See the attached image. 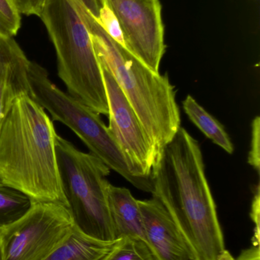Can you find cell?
<instances>
[{
    "label": "cell",
    "mask_w": 260,
    "mask_h": 260,
    "mask_svg": "<svg viewBox=\"0 0 260 260\" xmlns=\"http://www.w3.org/2000/svg\"><path fill=\"white\" fill-rule=\"evenodd\" d=\"M151 178L153 197L170 214L198 260H235L226 250L199 144L180 127L164 147Z\"/></svg>",
    "instance_id": "obj_1"
},
{
    "label": "cell",
    "mask_w": 260,
    "mask_h": 260,
    "mask_svg": "<svg viewBox=\"0 0 260 260\" xmlns=\"http://www.w3.org/2000/svg\"><path fill=\"white\" fill-rule=\"evenodd\" d=\"M56 130L28 93L14 100L0 129V181L35 203L68 209L58 170Z\"/></svg>",
    "instance_id": "obj_2"
},
{
    "label": "cell",
    "mask_w": 260,
    "mask_h": 260,
    "mask_svg": "<svg viewBox=\"0 0 260 260\" xmlns=\"http://www.w3.org/2000/svg\"><path fill=\"white\" fill-rule=\"evenodd\" d=\"M80 3L99 63L112 75L131 104L151 141L157 164L181 127L175 88L167 75L151 71L110 38Z\"/></svg>",
    "instance_id": "obj_3"
},
{
    "label": "cell",
    "mask_w": 260,
    "mask_h": 260,
    "mask_svg": "<svg viewBox=\"0 0 260 260\" xmlns=\"http://www.w3.org/2000/svg\"><path fill=\"white\" fill-rule=\"evenodd\" d=\"M40 18L54 47L58 76L69 94L98 114L108 116L102 68L80 0H45Z\"/></svg>",
    "instance_id": "obj_4"
},
{
    "label": "cell",
    "mask_w": 260,
    "mask_h": 260,
    "mask_svg": "<svg viewBox=\"0 0 260 260\" xmlns=\"http://www.w3.org/2000/svg\"><path fill=\"white\" fill-rule=\"evenodd\" d=\"M27 79L31 95L53 120L61 122L74 132L88 147L91 154L143 192H154L151 177L134 175L123 153L111 136L99 114L60 89L49 79L47 70L29 61Z\"/></svg>",
    "instance_id": "obj_5"
},
{
    "label": "cell",
    "mask_w": 260,
    "mask_h": 260,
    "mask_svg": "<svg viewBox=\"0 0 260 260\" xmlns=\"http://www.w3.org/2000/svg\"><path fill=\"white\" fill-rule=\"evenodd\" d=\"M56 153L63 192L74 225L95 239L115 241L108 203L109 168L59 136Z\"/></svg>",
    "instance_id": "obj_6"
},
{
    "label": "cell",
    "mask_w": 260,
    "mask_h": 260,
    "mask_svg": "<svg viewBox=\"0 0 260 260\" xmlns=\"http://www.w3.org/2000/svg\"><path fill=\"white\" fill-rule=\"evenodd\" d=\"M70 210L54 203H35L21 218L0 229L4 260H44L70 236Z\"/></svg>",
    "instance_id": "obj_7"
},
{
    "label": "cell",
    "mask_w": 260,
    "mask_h": 260,
    "mask_svg": "<svg viewBox=\"0 0 260 260\" xmlns=\"http://www.w3.org/2000/svg\"><path fill=\"white\" fill-rule=\"evenodd\" d=\"M119 20L125 48L151 71L159 73L165 52L160 0H108Z\"/></svg>",
    "instance_id": "obj_8"
},
{
    "label": "cell",
    "mask_w": 260,
    "mask_h": 260,
    "mask_svg": "<svg viewBox=\"0 0 260 260\" xmlns=\"http://www.w3.org/2000/svg\"><path fill=\"white\" fill-rule=\"evenodd\" d=\"M101 68L108 99V129L131 172L137 177H151L156 159L151 141L112 75L105 67Z\"/></svg>",
    "instance_id": "obj_9"
},
{
    "label": "cell",
    "mask_w": 260,
    "mask_h": 260,
    "mask_svg": "<svg viewBox=\"0 0 260 260\" xmlns=\"http://www.w3.org/2000/svg\"><path fill=\"white\" fill-rule=\"evenodd\" d=\"M146 243L157 260H198L192 247L157 197L138 200Z\"/></svg>",
    "instance_id": "obj_10"
},
{
    "label": "cell",
    "mask_w": 260,
    "mask_h": 260,
    "mask_svg": "<svg viewBox=\"0 0 260 260\" xmlns=\"http://www.w3.org/2000/svg\"><path fill=\"white\" fill-rule=\"evenodd\" d=\"M108 203L114 240L133 238L146 242L138 200L133 197L129 189L110 183Z\"/></svg>",
    "instance_id": "obj_11"
},
{
    "label": "cell",
    "mask_w": 260,
    "mask_h": 260,
    "mask_svg": "<svg viewBox=\"0 0 260 260\" xmlns=\"http://www.w3.org/2000/svg\"><path fill=\"white\" fill-rule=\"evenodd\" d=\"M29 61L21 47L0 59V129L14 100L20 94H30L27 79Z\"/></svg>",
    "instance_id": "obj_12"
},
{
    "label": "cell",
    "mask_w": 260,
    "mask_h": 260,
    "mask_svg": "<svg viewBox=\"0 0 260 260\" xmlns=\"http://www.w3.org/2000/svg\"><path fill=\"white\" fill-rule=\"evenodd\" d=\"M115 241L95 239L74 225L70 236L44 260H101L112 249Z\"/></svg>",
    "instance_id": "obj_13"
},
{
    "label": "cell",
    "mask_w": 260,
    "mask_h": 260,
    "mask_svg": "<svg viewBox=\"0 0 260 260\" xmlns=\"http://www.w3.org/2000/svg\"><path fill=\"white\" fill-rule=\"evenodd\" d=\"M183 109L191 121L214 143L232 154L234 145L224 126L209 114L191 95L183 102Z\"/></svg>",
    "instance_id": "obj_14"
},
{
    "label": "cell",
    "mask_w": 260,
    "mask_h": 260,
    "mask_svg": "<svg viewBox=\"0 0 260 260\" xmlns=\"http://www.w3.org/2000/svg\"><path fill=\"white\" fill-rule=\"evenodd\" d=\"M33 203L25 194L0 181V229L21 218Z\"/></svg>",
    "instance_id": "obj_15"
},
{
    "label": "cell",
    "mask_w": 260,
    "mask_h": 260,
    "mask_svg": "<svg viewBox=\"0 0 260 260\" xmlns=\"http://www.w3.org/2000/svg\"><path fill=\"white\" fill-rule=\"evenodd\" d=\"M101 260H157L146 242L133 238L115 241L112 249Z\"/></svg>",
    "instance_id": "obj_16"
},
{
    "label": "cell",
    "mask_w": 260,
    "mask_h": 260,
    "mask_svg": "<svg viewBox=\"0 0 260 260\" xmlns=\"http://www.w3.org/2000/svg\"><path fill=\"white\" fill-rule=\"evenodd\" d=\"M21 27V13L14 0H0V37L13 38Z\"/></svg>",
    "instance_id": "obj_17"
},
{
    "label": "cell",
    "mask_w": 260,
    "mask_h": 260,
    "mask_svg": "<svg viewBox=\"0 0 260 260\" xmlns=\"http://www.w3.org/2000/svg\"><path fill=\"white\" fill-rule=\"evenodd\" d=\"M93 16V15H92ZM103 30L108 34L110 38H112L118 44L125 47L123 33L119 24L117 17L110 7L108 0H105L99 9V15L94 18Z\"/></svg>",
    "instance_id": "obj_18"
},
{
    "label": "cell",
    "mask_w": 260,
    "mask_h": 260,
    "mask_svg": "<svg viewBox=\"0 0 260 260\" xmlns=\"http://www.w3.org/2000/svg\"><path fill=\"white\" fill-rule=\"evenodd\" d=\"M260 118L256 117L252 123V139L248 163L259 173L260 168Z\"/></svg>",
    "instance_id": "obj_19"
},
{
    "label": "cell",
    "mask_w": 260,
    "mask_h": 260,
    "mask_svg": "<svg viewBox=\"0 0 260 260\" xmlns=\"http://www.w3.org/2000/svg\"><path fill=\"white\" fill-rule=\"evenodd\" d=\"M20 13L40 17L45 0H14Z\"/></svg>",
    "instance_id": "obj_20"
},
{
    "label": "cell",
    "mask_w": 260,
    "mask_h": 260,
    "mask_svg": "<svg viewBox=\"0 0 260 260\" xmlns=\"http://www.w3.org/2000/svg\"><path fill=\"white\" fill-rule=\"evenodd\" d=\"M251 216L253 221L256 224V231H255V243L253 244H259V185L256 187V193L253 198V204H252Z\"/></svg>",
    "instance_id": "obj_21"
},
{
    "label": "cell",
    "mask_w": 260,
    "mask_h": 260,
    "mask_svg": "<svg viewBox=\"0 0 260 260\" xmlns=\"http://www.w3.org/2000/svg\"><path fill=\"white\" fill-rule=\"evenodd\" d=\"M19 48V46L13 38L0 37V59L12 54Z\"/></svg>",
    "instance_id": "obj_22"
},
{
    "label": "cell",
    "mask_w": 260,
    "mask_h": 260,
    "mask_svg": "<svg viewBox=\"0 0 260 260\" xmlns=\"http://www.w3.org/2000/svg\"><path fill=\"white\" fill-rule=\"evenodd\" d=\"M235 260H260L259 244H253L251 248L244 250Z\"/></svg>",
    "instance_id": "obj_23"
},
{
    "label": "cell",
    "mask_w": 260,
    "mask_h": 260,
    "mask_svg": "<svg viewBox=\"0 0 260 260\" xmlns=\"http://www.w3.org/2000/svg\"><path fill=\"white\" fill-rule=\"evenodd\" d=\"M0 260H4V259H3V250H2L1 243H0Z\"/></svg>",
    "instance_id": "obj_24"
}]
</instances>
